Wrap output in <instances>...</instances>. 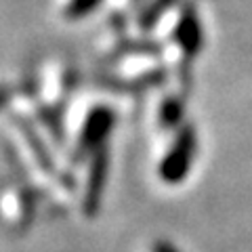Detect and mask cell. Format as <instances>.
I'll use <instances>...</instances> for the list:
<instances>
[{
    "instance_id": "obj_1",
    "label": "cell",
    "mask_w": 252,
    "mask_h": 252,
    "mask_svg": "<svg viewBox=\"0 0 252 252\" xmlns=\"http://www.w3.org/2000/svg\"><path fill=\"white\" fill-rule=\"evenodd\" d=\"M193 154H195L193 128H185L179 135L177 143L172 145L170 154L166 156V160L162 162V168H160L162 177L166 181H170V183L181 181L189 172V164H191V160H193Z\"/></svg>"
},
{
    "instance_id": "obj_2",
    "label": "cell",
    "mask_w": 252,
    "mask_h": 252,
    "mask_svg": "<svg viewBox=\"0 0 252 252\" xmlns=\"http://www.w3.org/2000/svg\"><path fill=\"white\" fill-rule=\"evenodd\" d=\"M177 38H179L181 46H183L189 55L198 53L200 42H202V34H200V26H198V19L193 17V13H187L183 17V21H181V26L177 30Z\"/></svg>"
},
{
    "instance_id": "obj_3",
    "label": "cell",
    "mask_w": 252,
    "mask_h": 252,
    "mask_svg": "<svg viewBox=\"0 0 252 252\" xmlns=\"http://www.w3.org/2000/svg\"><path fill=\"white\" fill-rule=\"evenodd\" d=\"M160 252H175V250H172L170 246H164V248H160Z\"/></svg>"
}]
</instances>
